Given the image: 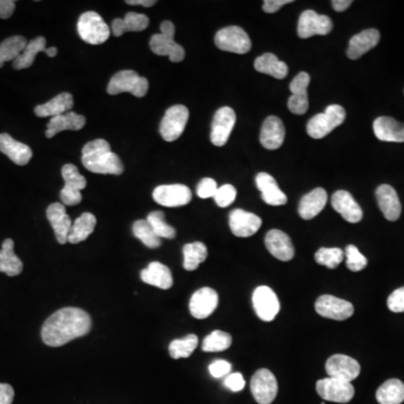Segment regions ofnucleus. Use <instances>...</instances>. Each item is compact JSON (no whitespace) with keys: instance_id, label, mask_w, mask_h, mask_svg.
<instances>
[{"instance_id":"nucleus-1","label":"nucleus","mask_w":404,"mask_h":404,"mask_svg":"<svg viewBox=\"0 0 404 404\" xmlns=\"http://www.w3.org/2000/svg\"><path fill=\"white\" fill-rule=\"evenodd\" d=\"M91 329V318L79 308H63L49 316L42 327V340L49 347H60L85 336Z\"/></svg>"},{"instance_id":"nucleus-2","label":"nucleus","mask_w":404,"mask_h":404,"mask_svg":"<svg viewBox=\"0 0 404 404\" xmlns=\"http://www.w3.org/2000/svg\"><path fill=\"white\" fill-rule=\"evenodd\" d=\"M81 161L85 169L97 174L121 175L124 172L119 156L112 152L109 143L101 138L83 146Z\"/></svg>"},{"instance_id":"nucleus-3","label":"nucleus","mask_w":404,"mask_h":404,"mask_svg":"<svg viewBox=\"0 0 404 404\" xmlns=\"http://www.w3.org/2000/svg\"><path fill=\"white\" fill-rule=\"evenodd\" d=\"M161 33L154 34L150 40L152 52L161 57H169L171 62L179 63L186 57L184 49L174 41L175 28L172 22L164 20L161 24Z\"/></svg>"},{"instance_id":"nucleus-4","label":"nucleus","mask_w":404,"mask_h":404,"mask_svg":"<svg viewBox=\"0 0 404 404\" xmlns=\"http://www.w3.org/2000/svg\"><path fill=\"white\" fill-rule=\"evenodd\" d=\"M346 110L339 105H331L326 108L325 112L318 114L308 121L307 133L314 140H320L331 134L333 129L344 123Z\"/></svg>"},{"instance_id":"nucleus-5","label":"nucleus","mask_w":404,"mask_h":404,"mask_svg":"<svg viewBox=\"0 0 404 404\" xmlns=\"http://www.w3.org/2000/svg\"><path fill=\"white\" fill-rule=\"evenodd\" d=\"M78 33L85 43L99 45L109 39L112 30L98 13L87 11L80 16Z\"/></svg>"},{"instance_id":"nucleus-6","label":"nucleus","mask_w":404,"mask_h":404,"mask_svg":"<svg viewBox=\"0 0 404 404\" xmlns=\"http://www.w3.org/2000/svg\"><path fill=\"white\" fill-rule=\"evenodd\" d=\"M107 91L112 96L129 93L137 98H143L148 91V80L133 70H123L110 79Z\"/></svg>"},{"instance_id":"nucleus-7","label":"nucleus","mask_w":404,"mask_h":404,"mask_svg":"<svg viewBox=\"0 0 404 404\" xmlns=\"http://www.w3.org/2000/svg\"><path fill=\"white\" fill-rule=\"evenodd\" d=\"M215 44L222 51L237 54H245L251 47L249 36L238 26H228L218 30L215 36Z\"/></svg>"},{"instance_id":"nucleus-8","label":"nucleus","mask_w":404,"mask_h":404,"mask_svg":"<svg viewBox=\"0 0 404 404\" xmlns=\"http://www.w3.org/2000/svg\"><path fill=\"white\" fill-rule=\"evenodd\" d=\"M189 121V110L183 105L170 107L165 112L161 125L160 134L167 142H174L182 135Z\"/></svg>"},{"instance_id":"nucleus-9","label":"nucleus","mask_w":404,"mask_h":404,"mask_svg":"<svg viewBox=\"0 0 404 404\" xmlns=\"http://www.w3.org/2000/svg\"><path fill=\"white\" fill-rule=\"evenodd\" d=\"M62 177L66 182L60 194L63 205H78L82 201L81 190L87 186V180L80 174L79 170L73 164H66L62 167Z\"/></svg>"},{"instance_id":"nucleus-10","label":"nucleus","mask_w":404,"mask_h":404,"mask_svg":"<svg viewBox=\"0 0 404 404\" xmlns=\"http://www.w3.org/2000/svg\"><path fill=\"white\" fill-rule=\"evenodd\" d=\"M316 390L321 399L336 403H348L355 396V388L352 383L337 380L333 377L318 381Z\"/></svg>"},{"instance_id":"nucleus-11","label":"nucleus","mask_w":404,"mask_h":404,"mask_svg":"<svg viewBox=\"0 0 404 404\" xmlns=\"http://www.w3.org/2000/svg\"><path fill=\"white\" fill-rule=\"evenodd\" d=\"M278 381L268 369H259L251 377V394L259 404L272 403L278 394Z\"/></svg>"},{"instance_id":"nucleus-12","label":"nucleus","mask_w":404,"mask_h":404,"mask_svg":"<svg viewBox=\"0 0 404 404\" xmlns=\"http://www.w3.org/2000/svg\"><path fill=\"white\" fill-rule=\"evenodd\" d=\"M251 300H253V307H254L257 317L263 321H273L281 308L275 292L266 285L256 287Z\"/></svg>"},{"instance_id":"nucleus-13","label":"nucleus","mask_w":404,"mask_h":404,"mask_svg":"<svg viewBox=\"0 0 404 404\" xmlns=\"http://www.w3.org/2000/svg\"><path fill=\"white\" fill-rule=\"evenodd\" d=\"M314 307H316V311L321 317L337 320V321L348 319L354 314V306L352 303L331 295L319 297Z\"/></svg>"},{"instance_id":"nucleus-14","label":"nucleus","mask_w":404,"mask_h":404,"mask_svg":"<svg viewBox=\"0 0 404 404\" xmlns=\"http://www.w3.org/2000/svg\"><path fill=\"white\" fill-rule=\"evenodd\" d=\"M326 372L329 377L352 383L361 373V365L355 358L337 354V355L328 358L327 363H326Z\"/></svg>"},{"instance_id":"nucleus-15","label":"nucleus","mask_w":404,"mask_h":404,"mask_svg":"<svg viewBox=\"0 0 404 404\" xmlns=\"http://www.w3.org/2000/svg\"><path fill=\"white\" fill-rule=\"evenodd\" d=\"M333 30V22L326 15L314 11H303L299 18L298 35L301 39H309L314 35H327Z\"/></svg>"},{"instance_id":"nucleus-16","label":"nucleus","mask_w":404,"mask_h":404,"mask_svg":"<svg viewBox=\"0 0 404 404\" xmlns=\"http://www.w3.org/2000/svg\"><path fill=\"white\" fill-rule=\"evenodd\" d=\"M236 124V114L230 107H222L213 116L210 140L215 146H224Z\"/></svg>"},{"instance_id":"nucleus-17","label":"nucleus","mask_w":404,"mask_h":404,"mask_svg":"<svg viewBox=\"0 0 404 404\" xmlns=\"http://www.w3.org/2000/svg\"><path fill=\"white\" fill-rule=\"evenodd\" d=\"M153 199L164 207H181L191 201V190L183 184H167L155 188Z\"/></svg>"},{"instance_id":"nucleus-18","label":"nucleus","mask_w":404,"mask_h":404,"mask_svg":"<svg viewBox=\"0 0 404 404\" xmlns=\"http://www.w3.org/2000/svg\"><path fill=\"white\" fill-rule=\"evenodd\" d=\"M218 293L211 287H202L192 295L189 308L192 317L206 319L213 314L218 307Z\"/></svg>"},{"instance_id":"nucleus-19","label":"nucleus","mask_w":404,"mask_h":404,"mask_svg":"<svg viewBox=\"0 0 404 404\" xmlns=\"http://www.w3.org/2000/svg\"><path fill=\"white\" fill-rule=\"evenodd\" d=\"M309 83H310V76L307 72H300L290 83V90L292 93V96L287 100V108L295 115H303L308 110L309 99L307 89Z\"/></svg>"},{"instance_id":"nucleus-20","label":"nucleus","mask_w":404,"mask_h":404,"mask_svg":"<svg viewBox=\"0 0 404 404\" xmlns=\"http://www.w3.org/2000/svg\"><path fill=\"white\" fill-rule=\"evenodd\" d=\"M262 226V219L255 213H247L242 209H235L230 215V227L237 237H251L255 235Z\"/></svg>"},{"instance_id":"nucleus-21","label":"nucleus","mask_w":404,"mask_h":404,"mask_svg":"<svg viewBox=\"0 0 404 404\" xmlns=\"http://www.w3.org/2000/svg\"><path fill=\"white\" fill-rule=\"evenodd\" d=\"M331 205L333 209L350 224H357L363 218V210L352 194L345 190H338L333 194Z\"/></svg>"},{"instance_id":"nucleus-22","label":"nucleus","mask_w":404,"mask_h":404,"mask_svg":"<svg viewBox=\"0 0 404 404\" xmlns=\"http://www.w3.org/2000/svg\"><path fill=\"white\" fill-rule=\"evenodd\" d=\"M47 217L54 230L55 237L59 244L64 245L68 243L69 234L73 222L66 213V206L59 202L49 205L47 210Z\"/></svg>"},{"instance_id":"nucleus-23","label":"nucleus","mask_w":404,"mask_h":404,"mask_svg":"<svg viewBox=\"0 0 404 404\" xmlns=\"http://www.w3.org/2000/svg\"><path fill=\"white\" fill-rule=\"evenodd\" d=\"M265 245L271 254L278 260L287 262L295 256V247L291 238L282 230H270L265 236Z\"/></svg>"},{"instance_id":"nucleus-24","label":"nucleus","mask_w":404,"mask_h":404,"mask_svg":"<svg viewBox=\"0 0 404 404\" xmlns=\"http://www.w3.org/2000/svg\"><path fill=\"white\" fill-rule=\"evenodd\" d=\"M377 205L385 218L390 222H396L401 216V202L399 196L392 186L382 184L376 189Z\"/></svg>"},{"instance_id":"nucleus-25","label":"nucleus","mask_w":404,"mask_h":404,"mask_svg":"<svg viewBox=\"0 0 404 404\" xmlns=\"http://www.w3.org/2000/svg\"><path fill=\"white\" fill-rule=\"evenodd\" d=\"M284 137H285V129L281 119L276 116L266 118L261 129V144L266 150H278L283 144Z\"/></svg>"},{"instance_id":"nucleus-26","label":"nucleus","mask_w":404,"mask_h":404,"mask_svg":"<svg viewBox=\"0 0 404 404\" xmlns=\"http://www.w3.org/2000/svg\"><path fill=\"white\" fill-rule=\"evenodd\" d=\"M380 39V32L374 28H369L356 34L350 39V47L347 49V57L350 60H357L362 55L376 47Z\"/></svg>"},{"instance_id":"nucleus-27","label":"nucleus","mask_w":404,"mask_h":404,"mask_svg":"<svg viewBox=\"0 0 404 404\" xmlns=\"http://www.w3.org/2000/svg\"><path fill=\"white\" fill-rule=\"evenodd\" d=\"M0 152L8 156L17 165H26L33 156V152L28 145L14 140L7 133L0 134Z\"/></svg>"},{"instance_id":"nucleus-28","label":"nucleus","mask_w":404,"mask_h":404,"mask_svg":"<svg viewBox=\"0 0 404 404\" xmlns=\"http://www.w3.org/2000/svg\"><path fill=\"white\" fill-rule=\"evenodd\" d=\"M257 188L262 194L265 203L270 206H283L287 202V196L279 188V184L275 179L268 173L261 172L255 179Z\"/></svg>"},{"instance_id":"nucleus-29","label":"nucleus","mask_w":404,"mask_h":404,"mask_svg":"<svg viewBox=\"0 0 404 404\" xmlns=\"http://www.w3.org/2000/svg\"><path fill=\"white\" fill-rule=\"evenodd\" d=\"M375 136L382 142H404V124L394 118L379 117L373 124Z\"/></svg>"},{"instance_id":"nucleus-30","label":"nucleus","mask_w":404,"mask_h":404,"mask_svg":"<svg viewBox=\"0 0 404 404\" xmlns=\"http://www.w3.org/2000/svg\"><path fill=\"white\" fill-rule=\"evenodd\" d=\"M328 196L325 189L317 188L303 196L299 203V215L304 220L318 216L327 203Z\"/></svg>"},{"instance_id":"nucleus-31","label":"nucleus","mask_w":404,"mask_h":404,"mask_svg":"<svg viewBox=\"0 0 404 404\" xmlns=\"http://www.w3.org/2000/svg\"><path fill=\"white\" fill-rule=\"evenodd\" d=\"M141 279L148 285H153L162 290L171 289L173 285L171 271L160 262L150 263L148 268L141 272Z\"/></svg>"},{"instance_id":"nucleus-32","label":"nucleus","mask_w":404,"mask_h":404,"mask_svg":"<svg viewBox=\"0 0 404 404\" xmlns=\"http://www.w3.org/2000/svg\"><path fill=\"white\" fill-rule=\"evenodd\" d=\"M85 125V118L83 116L78 115L73 112H68L63 115L51 118V121L47 124L45 135L47 138H52L63 131H80Z\"/></svg>"},{"instance_id":"nucleus-33","label":"nucleus","mask_w":404,"mask_h":404,"mask_svg":"<svg viewBox=\"0 0 404 404\" xmlns=\"http://www.w3.org/2000/svg\"><path fill=\"white\" fill-rule=\"evenodd\" d=\"M72 107H73V97L71 93H62L45 104L36 106L34 112L37 117L52 118L71 112Z\"/></svg>"},{"instance_id":"nucleus-34","label":"nucleus","mask_w":404,"mask_h":404,"mask_svg":"<svg viewBox=\"0 0 404 404\" xmlns=\"http://www.w3.org/2000/svg\"><path fill=\"white\" fill-rule=\"evenodd\" d=\"M150 25V18L143 14L137 13H127L125 18H116L112 23V32L114 35L119 36L125 34L126 32H142L146 30Z\"/></svg>"},{"instance_id":"nucleus-35","label":"nucleus","mask_w":404,"mask_h":404,"mask_svg":"<svg viewBox=\"0 0 404 404\" xmlns=\"http://www.w3.org/2000/svg\"><path fill=\"white\" fill-rule=\"evenodd\" d=\"M23 268L22 261L15 254L14 241L7 238L0 249V272L8 276H16L22 273Z\"/></svg>"},{"instance_id":"nucleus-36","label":"nucleus","mask_w":404,"mask_h":404,"mask_svg":"<svg viewBox=\"0 0 404 404\" xmlns=\"http://www.w3.org/2000/svg\"><path fill=\"white\" fill-rule=\"evenodd\" d=\"M255 70L261 73L268 74L275 79H284L287 77L289 68L285 63L280 61L272 53H265L255 60Z\"/></svg>"},{"instance_id":"nucleus-37","label":"nucleus","mask_w":404,"mask_h":404,"mask_svg":"<svg viewBox=\"0 0 404 404\" xmlns=\"http://www.w3.org/2000/svg\"><path fill=\"white\" fill-rule=\"evenodd\" d=\"M97 218L90 213H82L79 218L72 224L69 234L68 242L71 244H79L85 241L93 234L96 227Z\"/></svg>"},{"instance_id":"nucleus-38","label":"nucleus","mask_w":404,"mask_h":404,"mask_svg":"<svg viewBox=\"0 0 404 404\" xmlns=\"http://www.w3.org/2000/svg\"><path fill=\"white\" fill-rule=\"evenodd\" d=\"M376 400L380 404H401L404 401V383L398 379L383 383L377 388Z\"/></svg>"},{"instance_id":"nucleus-39","label":"nucleus","mask_w":404,"mask_h":404,"mask_svg":"<svg viewBox=\"0 0 404 404\" xmlns=\"http://www.w3.org/2000/svg\"><path fill=\"white\" fill-rule=\"evenodd\" d=\"M47 49V40L43 36H39L36 39L28 42L22 54L13 62V68L15 70H23L33 66L36 55L40 52H45Z\"/></svg>"},{"instance_id":"nucleus-40","label":"nucleus","mask_w":404,"mask_h":404,"mask_svg":"<svg viewBox=\"0 0 404 404\" xmlns=\"http://www.w3.org/2000/svg\"><path fill=\"white\" fill-rule=\"evenodd\" d=\"M207 246L201 242L186 244L183 246V268L186 271H194L201 263L207 260Z\"/></svg>"},{"instance_id":"nucleus-41","label":"nucleus","mask_w":404,"mask_h":404,"mask_svg":"<svg viewBox=\"0 0 404 404\" xmlns=\"http://www.w3.org/2000/svg\"><path fill=\"white\" fill-rule=\"evenodd\" d=\"M28 45V41L24 36H11L0 44V69L9 61L14 62L24 51Z\"/></svg>"},{"instance_id":"nucleus-42","label":"nucleus","mask_w":404,"mask_h":404,"mask_svg":"<svg viewBox=\"0 0 404 404\" xmlns=\"http://www.w3.org/2000/svg\"><path fill=\"white\" fill-rule=\"evenodd\" d=\"M198 346V337L194 333L188 335L182 339H175L169 346V352L171 357L174 360L179 358H188Z\"/></svg>"},{"instance_id":"nucleus-43","label":"nucleus","mask_w":404,"mask_h":404,"mask_svg":"<svg viewBox=\"0 0 404 404\" xmlns=\"http://www.w3.org/2000/svg\"><path fill=\"white\" fill-rule=\"evenodd\" d=\"M232 339L230 333L222 331H215L208 335L202 343V350L207 352H224L232 345Z\"/></svg>"},{"instance_id":"nucleus-44","label":"nucleus","mask_w":404,"mask_h":404,"mask_svg":"<svg viewBox=\"0 0 404 404\" xmlns=\"http://www.w3.org/2000/svg\"><path fill=\"white\" fill-rule=\"evenodd\" d=\"M133 234L148 249H158L161 246V238L156 235L148 220H137L133 225Z\"/></svg>"},{"instance_id":"nucleus-45","label":"nucleus","mask_w":404,"mask_h":404,"mask_svg":"<svg viewBox=\"0 0 404 404\" xmlns=\"http://www.w3.org/2000/svg\"><path fill=\"white\" fill-rule=\"evenodd\" d=\"M148 224L152 227L156 235L160 238H167V239H173L177 236V230L174 227L170 226L165 222V216L162 211H153L148 216Z\"/></svg>"},{"instance_id":"nucleus-46","label":"nucleus","mask_w":404,"mask_h":404,"mask_svg":"<svg viewBox=\"0 0 404 404\" xmlns=\"http://www.w3.org/2000/svg\"><path fill=\"white\" fill-rule=\"evenodd\" d=\"M343 260H344V251L337 247L333 249L323 247L318 249L317 253L314 254V261L328 268H336Z\"/></svg>"},{"instance_id":"nucleus-47","label":"nucleus","mask_w":404,"mask_h":404,"mask_svg":"<svg viewBox=\"0 0 404 404\" xmlns=\"http://www.w3.org/2000/svg\"><path fill=\"white\" fill-rule=\"evenodd\" d=\"M345 256H346L347 268L352 272H360L367 266V259L358 251L356 246H347L345 249Z\"/></svg>"},{"instance_id":"nucleus-48","label":"nucleus","mask_w":404,"mask_h":404,"mask_svg":"<svg viewBox=\"0 0 404 404\" xmlns=\"http://www.w3.org/2000/svg\"><path fill=\"white\" fill-rule=\"evenodd\" d=\"M236 196H237V191L232 184H224V186L218 188L213 199L219 207L226 208L235 201Z\"/></svg>"},{"instance_id":"nucleus-49","label":"nucleus","mask_w":404,"mask_h":404,"mask_svg":"<svg viewBox=\"0 0 404 404\" xmlns=\"http://www.w3.org/2000/svg\"><path fill=\"white\" fill-rule=\"evenodd\" d=\"M218 190L216 181L211 178L202 179L197 186L198 197L201 199H207V198H213Z\"/></svg>"},{"instance_id":"nucleus-50","label":"nucleus","mask_w":404,"mask_h":404,"mask_svg":"<svg viewBox=\"0 0 404 404\" xmlns=\"http://www.w3.org/2000/svg\"><path fill=\"white\" fill-rule=\"evenodd\" d=\"M388 308L396 314L404 312V287L391 293L388 299Z\"/></svg>"},{"instance_id":"nucleus-51","label":"nucleus","mask_w":404,"mask_h":404,"mask_svg":"<svg viewBox=\"0 0 404 404\" xmlns=\"http://www.w3.org/2000/svg\"><path fill=\"white\" fill-rule=\"evenodd\" d=\"M230 371H232V365L224 360H218V361H215L209 365L210 374L216 379H220L225 375L230 374Z\"/></svg>"},{"instance_id":"nucleus-52","label":"nucleus","mask_w":404,"mask_h":404,"mask_svg":"<svg viewBox=\"0 0 404 404\" xmlns=\"http://www.w3.org/2000/svg\"><path fill=\"white\" fill-rule=\"evenodd\" d=\"M225 386L232 392H239L245 388V380L241 373H232L225 379Z\"/></svg>"},{"instance_id":"nucleus-53","label":"nucleus","mask_w":404,"mask_h":404,"mask_svg":"<svg viewBox=\"0 0 404 404\" xmlns=\"http://www.w3.org/2000/svg\"><path fill=\"white\" fill-rule=\"evenodd\" d=\"M14 396V388L11 385L0 383V404L13 403Z\"/></svg>"},{"instance_id":"nucleus-54","label":"nucleus","mask_w":404,"mask_h":404,"mask_svg":"<svg viewBox=\"0 0 404 404\" xmlns=\"http://www.w3.org/2000/svg\"><path fill=\"white\" fill-rule=\"evenodd\" d=\"M293 3L292 0H265L263 3V11L268 14H273L282 8L284 5Z\"/></svg>"},{"instance_id":"nucleus-55","label":"nucleus","mask_w":404,"mask_h":404,"mask_svg":"<svg viewBox=\"0 0 404 404\" xmlns=\"http://www.w3.org/2000/svg\"><path fill=\"white\" fill-rule=\"evenodd\" d=\"M16 3L14 0H0V18L7 20L14 13Z\"/></svg>"},{"instance_id":"nucleus-56","label":"nucleus","mask_w":404,"mask_h":404,"mask_svg":"<svg viewBox=\"0 0 404 404\" xmlns=\"http://www.w3.org/2000/svg\"><path fill=\"white\" fill-rule=\"evenodd\" d=\"M352 4V0H333L331 5H333L335 11H338V13H342V11H346Z\"/></svg>"},{"instance_id":"nucleus-57","label":"nucleus","mask_w":404,"mask_h":404,"mask_svg":"<svg viewBox=\"0 0 404 404\" xmlns=\"http://www.w3.org/2000/svg\"><path fill=\"white\" fill-rule=\"evenodd\" d=\"M127 5L144 6V7H152L155 5V0H126Z\"/></svg>"},{"instance_id":"nucleus-58","label":"nucleus","mask_w":404,"mask_h":404,"mask_svg":"<svg viewBox=\"0 0 404 404\" xmlns=\"http://www.w3.org/2000/svg\"><path fill=\"white\" fill-rule=\"evenodd\" d=\"M45 54L47 55V57H49V58H54V57H57V54H58V49H57V47H49V49H45Z\"/></svg>"}]
</instances>
